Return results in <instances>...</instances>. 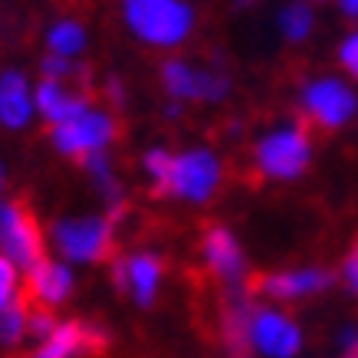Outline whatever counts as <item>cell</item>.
I'll return each instance as SVG.
<instances>
[{
	"label": "cell",
	"instance_id": "7c38bea8",
	"mask_svg": "<svg viewBox=\"0 0 358 358\" xmlns=\"http://www.w3.org/2000/svg\"><path fill=\"white\" fill-rule=\"evenodd\" d=\"M69 293H73V273L66 270L63 263L43 260L36 263L30 276H27V299L40 306H59Z\"/></svg>",
	"mask_w": 358,
	"mask_h": 358
},
{
	"label": "cell",
	"instance_id": "ac0fdd59",
	"mask_svg": "<svg viewBox=\"0 0 358 358\" xmlns=\"http://www.w3.org/2000/svg\"><path fill=\"white\" fill-rule=\"evenodd\" d=\"M27 329H30V299L17 296V299H13V303L0 313V342L17 345Z\"/></svg>",
	"mask_w": 358,
	"mask_h": 358
},
{
	"label": "cell",
	"instance_id": "8992f818",
	"mask_svg": "<svg viewBox=\"0 0 358 358\" xmlns=\"http://www.w3.org/2000/svg\"><path fill=\"white\" fill-rule=\"evenodd\" d=\"M220 181V164L210 152H185L174 158L171 187L168 194L187 197V201H204Z\"/></svg>",
	"mask_w": 358,
	"mask_h": 358
},
{
	"label": "cell",
	"instance_id": "4316f807",
	"mask_svg": "<svg viewBox=\"0 0 358 358\" xmlns=\"http://www.w3.org/2000/svg\"><path fill=\"white\" fill-rule=\"evenodd\" d=\"M0 187H3V168H0Z\"/></svg>",
	"mask_w": 358,
	"mask_h": 358
},
{
	"label": "cell",
	"instance_id": "3957f363",
	"mask_svg": "<svg viewBox=\"0 0 358 358\" xmlns=\"http://www.w3.org/2000/svg\"><path fill=\"white\" fill-rule=\"evenodd\" d=\"M53 243L76 263L106 260L112 253V220H102V217L56 220Z\"/></svg>",
	"mask_w": 358,
	"mask_h": 358
},
{
	"label": "cell",
	"instance_id": "44dd1931",
	"mask_svg": "<svg viewBox=\"0 0 358 358\" xmlns=\"http://www.w3.org/2000/svg\"><path fill=\"white\" fill-rule=\"evenodd\" d=\"M17 299V266L7 257H0V313Z\"/></svg>",
	"mask_w": 358,
	"mask_h": 358
},
{
	"label": "cell",
	"instance_id": "cb8c5ba5",
	"mask_svg": "<svg viewBox=\"0 0 358 358\" xmlns=\"http://www.w3.org/2000/svg\"><path fill=\"white\" fill-rule=\"evenodd\" d=\"M342 276H345L348 289H352V293H358V243H355V250L345 257V263H342Z\"/></svg>",
	"mask_w": 358,
	"mask_h": 358
},
{
	"label": "cell",
	"instance_id": "ba28073f",
	"mask_svg": "<svg viewBox=\"0 0 358 358\" xmlns=\"http://www.w3.org/2000/svg\"><path fill=\"white\" fill-rule=\"evenodd\" d=\"M250 342L270 358H293L299 352V345H303V336H299L293 319H286L280 313H270V309H260V313H253Z\"/></svg>",
	"mask_w": 358,
	"mask_h": 358
},
{
	"label": "cell",
	"instance_id": "d4e9b609",
	"mask_svg": "<svg viewBox=\"0 0 358 358\" xmlns=\"http://www.w3.org/2000/svg\"><path fill=\"white\" fill-rule=\"evenodd\" d=\"M345 358H358V336L345 332Z\"/></svg>",
	"mask_w": 358,
	"mask_h": 358
},
{
	"label": "cell",
	"instance_id": "7402d4cb",
	"mask_svg": "<svg viewBox=\"0 0 358 358\" xmlns=\"http://www.w3.org/2000/svg\"><path fill=\"white\" fill-rule=\"evenodd\" d=\"M30 332L33 336L50 338L56 332V319L46 313V309H30Z\"/></svg>",
	"mask_w": 358,
	"mask_h": 358
},
{
	"label": "cell",
	"instance_id": "e0dca14e",
	"mask_svg": "<svg viewBox=\"0 0 358 358\" xmlns=\"http://www.w3.org/2000/svg\"><path fill=\"white\" fill-rule=\"evenodd\" d=\"M46 43H50V50H53L59 59H69V56H76L79 50L86 46V30H83L76 20H59L53 30H50Z\"/></svg>",
	"mask_w": 358,
	"mask_h": 358
},
{
	"label": "cell",
	"instance_id": "9c48e42d",
	"mask_svg": "<svg viewBox=\"0 0 358 358\" xmlns=\"http://www.w3.org/2000/svg\"><path fill=\"white\" fill-rule=\"evenodd\" d=\"M106 348H109V336L102 329L83 326V322H63V326H56V332L40 345L33 358H73L79 352L102 355Z\"/></svg>",
	"mask_w": 358,
	"mask_h": 358
},
{
	"label": "cell",
	"instance_id": "6da1fadb",
	"mask_svg": "<svg viewBox=\"0 0 358 358\" xmlns=\"http://www.w3.org/2000/svg\"><path fill=\"white\" fill-rule=\"evenodd\" d=\"M125 20L145 43L174 46L191 33L194 13L187 3L174 0H131L125 3Z\"/></svg>",
	"mask_w": 358,
	"mask_h": 358
},
{
	"label": "cell",
	"instance_id": "ffe728a7",
	"mask_svg": "<svg viewBox=\"0 0 358 358\" xmlns=\"http://www.w3.org/2000/svg\"><path fill=\"white\" fill-rule=\"evenodd\" d=\"M280 27H282V33H286L289 40H303L306 33L313 30V10H309L306 3H293V7H286V10H282Z\"/></svg>",
	"mask_w": 358,
	"mask_h": 358
},
{
	"label": "cell",
	"instance_id": "30bf717a",
	"mask_svg": "<svg viewBox=\"0 0 358 358\" xmlns=\"http://www.w3.org/2000/svg\"><path fill=\"white\" fill-rule=\"evenodd\" d=\"M332 273L326 270H296V273H270V276H250L247 289L250 293H266L276 299H296V296H309L332 286Z\"/></svg>",
	"mask_w": 358,
	"mask_h": 358
},
{
	"label": "cell",
	"instance_id": "52a82bcc",
	"mask_svg": "<svg viewBox=\"0 0 358 358\" xmlns=\"http://www.w3.org/2000/svg\"><path fill=\"white\" fill-rule=\"evenodd\" d=\"M303 106L309 112V119L319 122L322 129H338L352 119L355 112V96L345 83L338 79H322V83H313L306 86L303 92Z\"/></svg>",
	"mask_w": 358,
	"mask_h": 358
},
{
	"label": "cell",
	"instance_id": "7a4b0ae2",
	"mask_svg": "<svg viewBox=\"0 0 358 358\" xmlns=\"http://www.w3.org/2000/svg\"><path fill=\"white\" fill-rule=\"evenodd\" d=\"M0 257L23 270H33L46 260L43 230L23 201H0Z\"/></svg>",
	"mask_w": 358,
	"mask_h": 358
},
{
	"label": "cell",
	"instance_id": "5b68a950",
	"mask_svg": "<svg viewBox=\"0 0 358 358\" xmlns=\"http://www.w3.org/2000/svg\"><path fill=\"white\" fill-rule=\"evenodd\" d=\"M257 164L270 178H296V174H303L306 164H309V135H306V125L266 135L260 141V148H257Z\"/></svg>",
	"mask_w": 358,
	"mask_h": 358
},
{
	"label": "cell",
	"instance_id": "8fae6325",
	"mask_svg": "<svg viewBox=\"0 0 358 358\" xmlns=\"http://www.w3.org/2000/svg\"><path fill=\"white\" fill-rule=\"evenodd\" d=\"M204 257H207V266L217 273L230 289L247 282L243 280V253H240L237 240H234L230 230L207 227V234H204Z\"/></svg>",
	"mask_w": 358,
	"mask_h": 358
},
{
	"label": "cell",
	"instance_id": "603a6c76",
	"mask_svg": "<svg viewBox=\"0 0 358 358\" xmlns=\"http://www.w3.org/2000/svg\"><path fill=\"white\" fill-rule=\"evenodd\" d=\"M338 59H342V66H345L352 76H358V33H352L345 43H342V50H338Z\"/></svg>",
	"mask_w": 358,
	"mask_h": 358
},
{
	"label": "cell",
	"instance_id": "4fadbf2b",
	"mask_svg": "<svg viewBox=\"0 0 358 358\" xmlns=\"http://www.w3.org/2000/svg\"><path fill=\"white\" fill-rule=\"evenodd\" d=\"M33 115V99H30V86L23 73L7 69L0 76V125L3 129H23Z\"/></svg>",
	"mask_w": 358,
	"mask_h": 358
},
{
	"label": "cell",
	"instance_id": "d6986e66",
	"mask_svg": "<svg viewBox=\"0 0 358 358\" xmlns=\"http://www.w3.org/2000/svg\"><path fill=\"white\" fill-rule=\"evenodd\" d=\"M171 168H174V158L164 148H155V152L145 155V171L152 174L155 194H168V187H171Z\"/></svg>",
	"mask_w": 358,
	"mask_h": 358
},
{
	"label": "cell",
	"instance_id": "5bb4252c",
	"mask_svg": "<svg viewBox=\"0 0 358 358\" xmlns=\"http://www.w3.org/2000/svg\"><path fill=\"white\" fill-rule=\"evenodd\" d=\"M36 106H40V112H43L53 125H63V122L76 119V115L86 112V96H69L63 89V83L43 79L40 89H36Z\"/></svg>",
	"mask_w": 358,
	"mask_h": 358
},
{
	"label": "cell",
	"instance_id": "484cf974",
	"mask_svg": "<svg viewBox=\"0 0 358 358\" xmlns=\"http://www.w3.org/2000/svg\"><path fill=\"white\" fill-rule=\"evenodd\" d=\"M342 10H345L348 17H358V3L355 0H348V3H342Z\"/></svg>",
	"mask_w": 358,
	"mask_h": 358
},
{
	"label": "cell",
	"instance_id": "277c9868",
	"mask_svg": "<svg viewBox=\"0 0 358 358\" xmlns=\"http://www.w3.org/2000/svg\"><path fill=\"white\" fill-rule=\"evenodd\" d=\"M115 138V122L112 115L99 109H86L76 119L63 122V125H53V145L69 158H83L86 162L89 155L102 152L109 141Z\"/></svg>",
	"mask_w": 358,
	"mask_h": 358
},
{
	"label": "cell",
	"instance_id": "9a60e30c",
	"mask_svg": "<svg viewBox=\"0 0 358 358\" xmlns=\"http://www.w3.org/2000/svg\"><path fill=\"white\" fill-rule=\"evenodd\" d=\"M125 266H129V289L135 293V299L141 306H152L158 282H162V260L152 253H138V257L125 260Z\"/></svg>",
	"mask_w": 358,
	"mask_h": 358
},
{
	"label": "cell",
	"instance_id": "2e32d148",
	"mask_svg": "<svg viewBox=\"0 0 358 358\" xmlns=\"http://www.w3.org/2000/svg\"><path fill=\"white\" fill-rule=\"evenodd\" d=\"M164 86L178 99H201V73H194L185 59H168L162 69Z\"/></svg>",
	"mask_w": 358,
	"mask_h": 358
}]
</instances>
